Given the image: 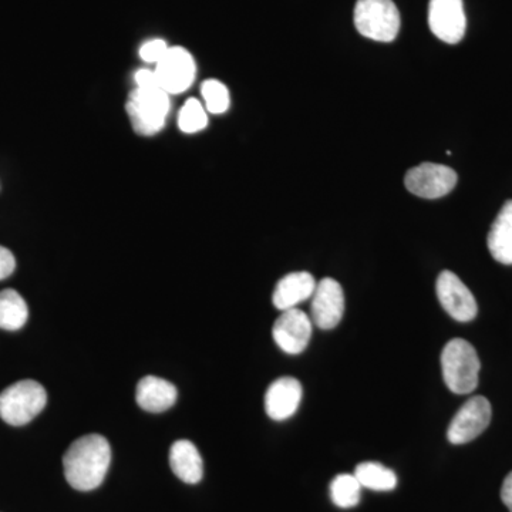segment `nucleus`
Here are the masks:
<instances>
[{
    "instance_id": "f257e3e1",
    "label": "nucleus",
    "mask_w": 512,
    "mask_h": 512,
    "mask_svg": "<svg viewBox=\"0 0 512 512\" xmlns=\"http://www.w3.org/2000/svg\"><path fill=\"white\" fill-rule=\"evenodd\" d=\"M110 463L109 441L100 434H87L67 448L63 457L64 477L74 490H96L103 484Z\"/></svg>"
},
{
    "instance_id": "f03ea898",
    "label": "nucleus",
    "mask_w": 512,
    "mask_h": 512,
    "mask_svg": "<svg viewBox=\"0 0 512 512\" xmlns=\"http://www.w3.org/2000/svg\"><path fill=\"white\" fill-rule=\"evenodd\" d=\"M441 369L448 389L456 394L473 393L478 386L481 363L477 350L464 339H453L441 353Z\"/></svg>"
},
{
    "instance_id": "7ed1b4c3",
    "label": "nucleus",
    "mask_w": 512,
    "mask_h": 512,
    "mask_svg": "<svg viewBox=\"0 0 512 512\" xmlns=\"http://www.w3.org/2000/svg\"><path fill=\"white\" fill-rule=\"evenodd\" d=\"M126 109L134 131L141 136H154L163 130L170 113V94L161 87H136L128 96Z\"/></svg>"
},
{
    "instance_id": "20e7f679",
    "label": "nucleus",
    "mask_w": 512,
    "mask_h": 512,
    "mask_svg": "<svg viewBox=\"0 0 512 512\" xmlns=\"http://www.w3.org/2000/svg\"><path fill=\"white\" fill-rule=\"evenodd\" d=\"M47 403L45 387L35 380H22L0 393V419L10 426H25L42 413Z\"/></svg>"
},
{
    "instance_id": "39448f33",
    "label": "nucleus",
    "mask_w": 512,
    "mask_h": 512,
    "mask_svg": "<svg viewBox=\"0 0 512 512\" xmlns=\"http://www.w3.org/2000/svg\"><path fill=\"white\" fill-rule=\"evenodd\" d=\"M355 26L360 35L390 43L400 32V13L393 0H357Z\"/></svg>"
},
{
    "instance_id": "423d86ee",
    "label": "nucleus",
    "mask_w": 512,
    "mask_h": 512,
    "mask_svg": "<svg viewBox=\"0 0 512 512\" xmlns=\"http://www.w3.org/2000/svg\"><path fill=\"white\" fill-rule=\"evenodd\" d=\"M457 173L447 165L423 163L407 171L404 185L407 190L424 198V200H437L446 197L457 185Z\"/></svg>"
},
{
    "instance_id": "0eeeda50",
    "label": "nucleus",
    "mask_w": 512,
    "mask_h": 512,
    "mask_svg": "<svg viewBox=\"0 0 512 512\" xmlns=\"http://www.w3.org/2000/svg\"><path fill=\"white\" fill-rule=\"evenodd\" d=\"M156 66L158 84L170 96L187 92L197 74L194 57L180 46L170 47Z\"/></svg>"
},
{
    "instance_id": "6e6552de",
    "label": "nucleus",
    "mask_w": 512,
    "mask_h": 512,
    "mask_svg": "<svg viewBox=\"0 0 512 512\" xmlns=\"http://www.w3.org/2000/svg\"><path fill=\"white\" fill-rule=\"evenodd\" d=\"M491 404L484 396H474L460 407L451 420L447 439L451 444H466L477 439L490 426Z\"/></svg>"
},
{
    "instance_id": "1a4fd4ad",
    "label": "nucleus",
    "mask_w": 512,
    "mask_h": 512,
    "mask_svg": "<svg viewBox=\"0 0 512 512\" xmlns=\"http://www.w3.org/2000/svg\"><path fill=\"white\" fill-rule=\"evenodd\" d=\"M429 26L441 42L448 45L460 43L467 29L463 0H430Z\"/></svg>"
},
{
    "instance_id": "9d476101",
    "label": "nucleus",
    "mask_w": 512,
    "mask_h": 512,
    "mask_svg": "<svg viewBox=\"0 0 512 512\" xmlns=\"http://www.w3.org/2000/svg\"><path fill=\"white\" fill-rule=\"evenodd\" d=\"M436 292L441 306L451 318L458 322H470L476 318L478 313L476 298L453 272H441L437 278Z\"/></svg>"
},
{
    "instance_id": "9b49d317",
    "label": "nucleus",
    "mask_w": 512,
    "mask_h": 512,
    "mask_svg": "<svg viewBox=\"0 0 512 512\" xmlns=\"http://www.w3.org/2000/svg\"><path fill=\"white\" fill-rule=\"evenodd\" d=\"M312 320L318 328L330 330L339 325L345 313V293L338 281L325 278L312 295Z\"/></svg>"
},
{
    "instance_id": "f8f14e48",
    "label": "nucleus",
    "mask_w": 512,
    "mask_h": 512,
    "mask_svg": "<svg viewBox=\"0 0 512 512\" xmlns=\"http://www.w3.org/2000/svg\"><path fill=\"white\" fill-rule=\"evenodd\" d=\"M272 336L279 349L288 355H299L308 348L312 336V320L301 309H288L276 319Z\"/></svg>"
},
{
    "instance_id": "ddd939ff",
    "label": "nucleus",
    "mask_w": 512,
    "mask_h": 512,
    "mask_svg": "<svg viewBox=\"0 0 512 512\" xmlns=\"http://www.w3.org/2000/svg\"><path fill=\"white\" fill-rule=\"evenodd\" d=\"M302 384L295 377H281L265 394L266 414L275 421L291 419L302 400Z\"/></svg>"
},
{
    "instance_id": "4468645a",
    "label": "nucleus",
    "mask_w": 512,
    "mask_h": 512,
    "mask_svg": "<svg viewBox=\"0 0 512 512\" xmlns=\"http://www.w3.org/2000/svg\"><path fill=\"white\" fill-rule=\"evenodd\" d=\"M315 278L309 272H292L284 276L276 285L272 302L279 311L296 308L299 303L308 301L315 292Z\"/></svg>"
},
{
    "instance_id": "2eb2a0df",
    "label": "nucleus",
    "mask_w": 512,
    "mask_h": 512,
    "mask_svg": "<svg viewBox=\"0 0 512 512\" xmlns=\"http://www.w3.org/2000/svg\"><path fill=\"white\" fill-rule=\"evenodd\" d=\"M178 392L173 383L156 376H146L137 384L138 406L146 412L161 413L177 402Z\"/></svg>"
},
{
    "instance_id": "dca6fc26",
    "label": "nucleus",
    "mask_w": 512,
    "mask_h": 512,
    "mask_svg": "<svg viewBox=\"0 0 512 512\" xmlns=\"http://www.w3.org/2000/svg\"><path fill=\"white\" fill-rule=\"evenodd\" d=\"M170 466L175 476L187 484L200 483L204 476L200 451L190 440H178L171 446Z\"/></svg>"
},
{
    "instance_id": "f3484780",
    "label": "nucleus",
    "mask_w": 512,
    "mask_h": 512,
    "mask_svg": "<svg viewBox=\"0 0 512 512\" xmlns=\"http://www.w3.org/2000/svg\"><path fill=\"white\" fill-rule=\"evenodd\" d=\"M488 251L495 261L512 265V200L498 212L487 238Z\"/></svg>"
},
{
    "instance_id": "a211bd4d",
    "label": "nucleus",
    "mask_w": 512,
    "mask_h": 512,
    "mask_svg": "<svg viewBox=\"0 0 512 512\" xmlns=\"http://www.w3.org/2000/svg\"><path fill=\"white\" fill-rule=\"evenodd\" d=\"M29 309L25 299L13 289L0 292V329L19 330L28 322Z\"/></svg>"
},
{
    "instance_id": "6ab92c4d",
    "label": "nucleus",
    "mask_w": 512,
    "mask_h": 512,
    "mask_svg": "<svg viewBox=\"0 0 512 512\" xmlns=\"http://www.w3.org/2000/svg\"><path fill=\"white\" fill-rule=\"evenodd\" d=\"M355 477L360 485L373 491H392L397 485V476L393 470L375 461L359 464Z\"/></svg>"
},
{
    "instance_id": "aec40b11",
    "label": "nucleus",
    "mask_w": 512,
    "mask_h": 512,
    "mask_svg": "<svg viewBox=\"0 0 512 512\" xmlns=\"http://www.w3.org/2000/svg\"><path fill=\"white\" fill-rule=\"evenodd\" d=\"M362 488L355 474H340L330 484V498L339 508H353L359 504Z\"/></svg>"
},
{
    "instance_id": "412c9836",
    "label": "nucleus",
    "mask_w": 512,
    "mask_h": 512,
    "mask_svg": "<svg viewBox=\"0 0 512 512\" xmlns=\"http://www.w3.org/2000/svg\"><path fill=\"white\" fill-rule=\"evenodd\" d=\"M201 94L208 113L224 114L231 106L228 87L220 80L210 79L202 83Z\"/></svg>"
},
{
    "instance_id": "4be33fe9",
    "label": "nucleus",
    "mask_w": 512,
    "mask_h": 512,
    "mask_svg": "<svg viewBox=\"0 0 512 512\" xmlns=\"http://www.w3.org/2000/svg\"><path fill=\"white\" fill-rule=\"evenodd\" d=\"M208 124L207 109L202 106L200 100L190 99L185 101L183 109L178 114V127L183 133L194 134L204 130Z\"/></svg>"
},
{
    "instance_id": "5701e85b",
    "label": "nucleus",
    "mask_w": 512,
    "mask_h": 512,
    "mask_svg": "<svg viewBox=\"0 0 512 512\" xmlns=\"http://www.w3.org/2000/svg\"><path fill=\"white\" fill-rule=\"evenodd\" d=\"M168 49H170V46H168L164 40H150V42H146L141 46L140 57L146 63L157 64L161 59H163Z\"/></svg>"
},
{
    "instance_id": "b1692460",
    "label": "nucleus",
    "mask_w": 512,
    "mask_h": 512,
    "mask_svg": "<svg viewBox=\"0 0 512 512\" xmlns=\"http://www.w3.org/2000/svg\"><path fill=\"white\" fill-rule=\"evenodd\" d=\"M16 268L15 255L8 248L0 247V281L9 278Z\"/></svg>"
},
{
    "instance_id": "393cba45",
    "label": "nucleus",
    "mask_w": 512,
    "mask_h": 512,
    "mask_svg": "<svg viewBox=\"0 0 512 512\" xmlns=\"http://www.w3.org/2000/svg\"><path fill=\"white\" fill-rule=\"evenodd\" d=\"M136 87L140 89H151V87H160L158 84L156 72L154 70L141 69L136 73Z\"/></svg>"
},
{
    "instance_id": "a878e982",
    "label": "nucleus",
    "mask_w": 512,
    "mask_h": 512,
    "mask_svg": "<svg viewBox=\"0 0 512 512\" xmlns=\"http://www.w3.org/2000/svg\"><path fill=\"white\" fill-rule=\"evenodd\" d=\"M501 500L507 505L508 510L512 512V471L505 477L503 487H501Z\"/></svg>"
}]
</instances>
